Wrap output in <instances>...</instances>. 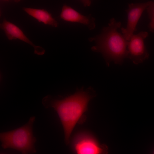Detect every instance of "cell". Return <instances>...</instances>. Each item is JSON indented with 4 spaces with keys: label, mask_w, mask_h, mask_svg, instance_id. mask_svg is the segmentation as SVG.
Instances as JSON below:
<instances>
[{
    "label": "cell",
    "mask_w": 154,
    "mask_h": 154,
    "mask_svg": "<svg viewBox=\"0 0 154 154\" xmlns=\"http://www.w3.org/2000/svg\"><path fill=\"white\" fill-rule=\"evenodd\" d=\"M71 147L75 154H107L106 145H100L94 137L87 132L76 134L71 142Z\"/></svg>",
    "instance_id": "277c9868"
},
{
    "label": "cell",
    "mask_w": 154,
    "mask_h": 154,
    "mask_svg": "<svg viewBox=\"0 0 154 154\" xmlns=\"http://www.w3.org/2000/svg\"><path fill=\"white\" fill-rule=\"evenodd\" d=\"M121 25L120 22L112 18L108 26L102 29L100 34L89 39L90 41L95 42L92 50L100 53L108 66L112 61L121 65L124 59L127 58L128 41L117 31Z\"/></svg>",
    "instance_id": "7a4b0ae2"
},
{
    "label": "cell",
    "mask_w": 154,
    "mask_h": 154,
    "mask_svg": "<svg viewBox=\"0 0 154 154\" xmlns=\"http://www.w3.org/2000/svg\"><path fill=\"white\" fill-rule=\"evenodd\" d=\"M147 12L150 21L148 25L150 31L154 33V1L146 8Z\"/></svg>",
    "instance_id": "30bf717a"
},
{
    "label": "cell",
    "mask_w": 154,
    "mask_h": 154,
    "mask_svg": "<svg viewBox=\"0 0 154 154\" xmlns=\"http://www.w3.org/2000/svg\"><path fill=\"white\" fill-rule=\"evenodd\" d=\"M91 88L77 90L73 94L61 100L51 99L47 96L43 100L44 104L53 108L60 118L63 128L66 143L69 142L71 133L76 124L87 110L88 103L95 96Z\"/></svg>",
    "instance_id": "6da1fadb"
},
{
    "label": "cell",
    "mask_w": 154,
    "mask_h": 154,
    "mask_svg": "<svg viewBox=\"0 0 154 154\" xmlns=\"http://www.w3.org/2000/svg\"><path fill=\"white\" fill-rule=\"evenodd\" d=\"M60 17L66 21L83 24L90 30L94 29L96 27L95 19L91 15H84L65 4L62 7Z\"/></svg>",
    "instance_id": "ba28073f"
},
{
    "label": "cell",
    "mask_w": 154,
    "mask_h": 154,
    "mask_svg": "<svg viewBox=\"0 0 154 154\" xmlns=\"http://www.w3.org/2000/svg\"><path fill=\"white\" fill-rule=\"evenodd\" d=\"M153 154H154V153H153Z\"/></svg>",
    "instance_id": "7c38bea8"
},
{
    "label": "cell",
    "mask_w": 154,
    "mask_h": 154,
    "mask_svg": "<svg viewBox=\"0 0 154 154\" xmlns=\"http://www.w3.org/2000/svg\"><path fill=\"white\" fill-rule=\"evenodd\" d=\"M35 119V117H31L24 125L11 131L1 133L0 139L3 148L14 149L22 154L35 153L34 144L36 139L33 136L32 130Z\"/></svg>",
    "instance_id": "3957f363"
},
{
    "label": "cell",
    "mask_w": 154,
    "mask_h": 154,
    "mask_svg": "<svg viewBox=\"0 0 154 154\" xmlns=\"http://www.w3.org/2000/svg\"><path fill=\"white\" fill-rule=\"evenodd\" d=\"M152 1L128 4V8L125 10L127 17V25L126 28L121 29L123 35L127 40L129 41L136 31L137 24L142 13Z\"/></svg>",
    "instance_id": "8992f818"
},
{
    "label": "cell",
    "mask_w": 154,
    "mask_h": 154,
    "mask_svg": "<svg viewBox=\"0 0 154 154\" xmlns=\"http://www.w3.org/2000/svg\"><path fill=\"white\" fill-rule=\"evenodd\" d=\"M0 28L5 32L6 35L9 40L19 39L32 46L35 50V53L42 55L45 50L42 47L35 45L24 34L22 31L14 24L7 21L5 18L2 23L0 24Z\"/></svg>",
    "instance_id": "52a82bcc"
},
{
    "label": "cell",
    "mask_w": 154,
    "mask_h": 154,
    "mask_svg": "<svg viewBox=\"0 0 154 154\" xmlns=\"http://www.w3.org/2000/svg\"><path fill=\"white\" fill-rule=\"evenodd\" d=\"M23 9L39 22H42L45 25L54 27H58V23L53 17L51 14L45 9L23 7Z\"/></svg>",
    "instance_id": "9c48e42d"
},
{
    "label": "cell",
    "mask_w": 154,
    "mask_h": 154,
    "mask_svg": "<svg viewBox=\"0 0 154 154\" xmlns=\"http://www.w3.org/2000/svg\"><path fill=\"white\" fill-rule=\"evenodd\" d=\"M148 35L147 32L141 31L137 34H133L128 42L127 58L135 64L142 63L149 58V54L144 43V39Z\"/></svg>",
    "instance_id": "5b68a950"
},
{
    "label": "cell",
    "mask_w": 154,
    "mask_h": 154,
    "mask_svg": "<svg viewBox=\"0 0 154 154\" xmlns=\"http://www.w3.org/2000/svg\"><path fill=\"white\" fill-rule=\"evenodd\" d=\"M84 5L88 6L91 4V1H82Z\"/></svg>",
    "instance_id": "8fae6325"
}]
</instances>
